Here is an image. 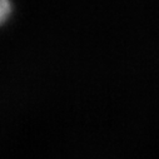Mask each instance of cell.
Wrapping results in <instances>:
<instances>
[{"instance_id": "1", "label": "cell", "mask_w": 159, "mask_h": 159, "mask_svg": "<svg viewBox=\"0 0 159 159\" xmlns=\"http://www.w3.org/2000/svg\"><path fill=\"white\" fill-rule=\"evenodd\" d=\"M11 10V4L8 0H0V23H3Z\"/></svg>"}]
</instances>
